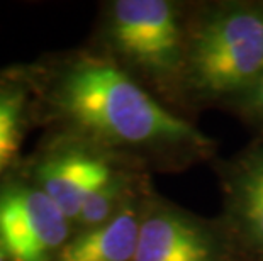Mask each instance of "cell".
Masks as SVG:
<instances>
[{
  "label": "cell",
  "mask_w": 263,
  "mask_h": 261,
  "mask_svg": "<svg viewBox=\"0 0 263 261\" xmlns=\"http://www.w3.org/2000/svg\"><path fill=\"white\" fill-rule=\"evenodd\" d=\"M54 104L73 129L100 143L133 148L204 144L194 126L105 59L85 58L71 65L58 82Z\"/></svg>",
  "instance_id": "6da1fadb"
},
{
  "label": "cell",
  "mask_w": 263,
  "mask_h": 261,
  "mask_svg": "<svg viewBox=\"0 0 263 261\" xmlns=\"http://www.w3.org/2000/svg\"><path fill=\"white\" fill-rule=\"evenodd\" d=\"M185 65L205 95L245 93L263 71V9L233 7L202 22Z\"/></svg>",
  "instance_id": "7a4b0ae2"
},
{
  "label": "cell",
  "mask_w": 263,
  "mask_h": 261,
  "mask_svg": "<svg viewBox=\"0 0 263 261\" xmlns=\"http://www.w3.org/2000/svg\"><path fill=\"white\" fill-rule=\"evenodd\" d=\"M114 48L139 70L168 80L185 63L187 48L175 7L165 0H119L109 14Z\"/></svg>",
  "instance_id": "3957f363"
},
{
  "label": "cell",
  "mask_w": 263,
  "mask_h": 261,
  "mask_svg": "<svg viewBox=\"0 0 263 261\" xmlns=\"http://www.w3.org/2000/svg\"><path fill=\"white\" fill-rule=\"evenodd\" d=\"M70 224L37 185L0 188V251L7 261H54L70 239Z\"/></svg>",
  "instance_id": "277c9868"
},
{
  "label": "cell",
  "mask_w": 263,
  "mask_h": 261,
  "mask_svg": "<svg viewBox=\"0 0 263 261\" xmlns=\"http://www.w3.org/2000/svg\"><path fill=\"white\" fill-rule=\"evenodd\" d=\"M114 175L117 171L104 156L83 148H68L44 158L36 182L68 220L75 222L87 198Z\"/></svg>",
  "instance_id": "5b68a950"
},
{
  "label": "cell",
  "mask_w": 263,
  "mask_h": 261,
  "mask_svg": "<svg viewBox=\"0 0 263 261\" xmlns=\"http://www.w3.org/2000/svg\"><path fill=\"white\" fill-rule=\"evenodd\" d=\"M133 261H219V246L202 224L156 207L143 215Z\"/></svg>",
  "instance_id": "8992f818"
},
{
  "label": "cell",
  "mask_w": 263,
  "mask_h": 261,
  "mask_svg": "<svg viewBox=\"0 0 263 261\" xmlns=\"http://www.w3.org/2000/svg\"><path fill=\"white\" fill-rule=\"evenodd\" d=\"M141 219L134 205L124 204L112 219L68 239L54 261H133Z\"/></svg>",
  "instance_id": "52a82bcc"
},
{
  "label": "cell",
  "mask_w": 263,
  "mask_h": 261,
  "mask_svg": "<svg viewBox=\"0 0 263 261\" xmlns=\"http://www.w3.org/2000/svg\"><path fill=\"white\" fill-rule=\"evenodd\" d=\"M234 214L245 237L263 251V154L245 166L234 185Z\"/></svg>",
  "instance_id": "ba28073f"
},
{
  "label": "cell",
  "mask_w": 263,
  "mask_h": 261,
  "mask_svg": "<svg viewBox=\"0 0 263 261\" xmlns=\"http://www.w3.org/2000/svg\"><path fill=\"white\" fill-rule=\"evenodd\" d=\"M24 87L0 80V176L17 154L26 124Z\"/></svg>",
  "instance_id": "9c48e42d"
},
{
  "label": "cell",
  "mask_w": 263,
  "mask_h": 261,
  "mask_svg": "<svg viewBox=\"0 0 263 261\" xmlns=\"http://www.w3.org/2000/svg\"><path fill=\"white\" fill-rule=\"evenodd\" d=\"M124 187V178L117 173L87 198V202L83 204L80 214L75 220L82 227V231L104 224L124 207V204H122Z\"/></svg>",
  "instance_id": "30bf717a"
},
{
  "label": "cell",
  "mask_w": 263,
  "mask_h": 261,
  "mask_svg": "<svg viewBox=\"0 0 263 261\" xmlns=\"http://www.w3.org/2000/svg\"><path fill=\"white\" fill-rule=\"evenodd\" d=\"M245 104L251 112L263 117V71L253 85L245 92Z\"/></svg>",
  "instance_id": "8fae6325"
},
{
  "label": "cell",
  "mask_w": 263,
  "mask_h": 261,
  "mask_svg": "<svg viewBox=\"0 0 263 261\" xmlns=\"http://www.w3.org/2000/svg\"><path fill=\"white\" fill-rule=\"evenodd\" d=\"M0 261H7V258L4 256V253H2V251H0Z\"/></svg>",
  "instance_id": "7c38bea8"
}]
</instances>
